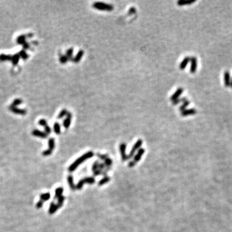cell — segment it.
<instances>
[{
  "label": "cell",
  "instance_id": "6da1fadb",
  "mask_svg": "<svg viewBox=\"0 0 232 232\" xmlns=\"http://www.w3.org/2000/svg\"><path fill=\"white\" fill-rule=\"evenodd\" d=\"M93 153L92 152L90 151V152H88L85 153V154L83 155L82 156H81L79 158H78L76 160V161H74V162H73V163L70 166H69V168H68L69 172H74V171L76 169L77 167H78L79 165L80 164H81L82 162H83L84 161H85L86 159H88L91 158V157H93Z\"/></svg>",
  "mask_w": 232,
  "mask_h": 232
},
{
  "label": "cell",
  "instance_id": "7a4b0ae2",
  "mask_svg": "<svg viewBox=\"0 0 232 232\" xmlns=\"http://www.w3.org/2000/svg\"><path fill=\"white\" fill-rule=\"evenodd\" d=\"M92 7L97 10H103V11L110 12L114 9V6L111 4H107L103 2H95L92 5Z\"/></svg>",
  "mask_w": 232,
  "mask_h": 232
},
{
  "label": "cell",
  "instance_id": "3957f363",
  "mask_svg": "<svg viewBox=\"0 0 232 232\" xmlns=\"http://www.w3.org/2000/svg\"><path fill=\"white\" fill-rule=\"evenodd\" d=\"M48 150H46L43 152V155L44 156H48L52 153L54 150V147H55V140L54 138H50L48 140Z\"/></svg>",
  "mask_w": 232,
  "mask_h": 232
},
{
  "label": "cell",
  "instance_id": "277c9868",
  "mask_svg": "<svg viewBox=\"0 0 232 232\" xmlns=\"http://www.w3.org/2000/svg\"><path fill=\"white\" fill-rule=\"evenodd\" d=\"M95 183V179L93 177H86V178L81 179L79 181L78 184H77L76 188L78 190H81L83 186L85 183H89V184H93Z\"/></svg>",
  "mask_w": 232,
  "mask_h": 232
},
{
  "label": "cell",
  "instance_id": "5b68a950",
  "mask_svg": "<svg viewBox=\"0 0 232 232\" xmlns=\"http://www.w3.org/2000/svg\"><path fill=\"white\" fill-rule=\"evenodd\" d=\"M142 144V141L141 140V139H139L134 144V145L133 146L132 148H131V151H130V154H129L128 155V159L131 158V157L134 156V155L135 153V152L137 151V150L139 149V148L141 146Z\"/></svg>",
  "mask_w": 232,
  "mask_h": 232
},
{
  "label": "cell",
  "instance_id": "8992f818",
  "mask_svg": "<svg viewBox=\"0 0 232 232\" xmlns=\"http://www.w3.org/2000/svg\"><path fill=\"white\" fill-rule=\"evenodd\" d=\"M190 71L192 74H194V73L196 72L197 70V59L196 58V57L192 56L190 58Z\"/></svg>",
  "mask_w": 232,
  "mask_h": 232
},
{
  "label": "cell",
  "instance_id": "52a82bcc",
  "mask_svg": "<svg viewBox=\"0 0 232 232\" xmlns=\"http://www.w3.org/2000/svg\"><path fill=\"white\" fill-rule=\"evenodd\" d=\"M126 148H127V145L125 143H121L119 146L122 160L123 161H125L128 159V155L126 154Z\"/></svg>",
  "mask_w": 232,
  "mask_h": 232
},
{
  "label": "cell",
  "instance_id": "ba28073f",
  "mask_svg": "<svg viewBox=\"0 0 232 232\" xmlns=\"http://www.w3.org/2000/svg\"><path fill=\"white\" fill-rule=\"evenodd\" d=\"M224 82L226 87H229L230 86V83H231V76H230V72L229 70H226L224 74Z\"/></svg>",
  "mask_w": 232,
  "mask_h": 232
},
{
  "label": "cell",
  "instance_id": "9c48e42d",
  "mask_svg": "<svg viewBox=\"0 0 232 232\" xmlns=\"http://www.w3.org/2000/svg\"><path fill=\"white\" fill-rule=\"evenodd\" d=\"M72 118V114L70 112L68 111L67 114H66V119L63 121V126H64L65 128L67 129L69 128V127L70 126V124H71Z\"/></svg>",
  "mask_w": 232,
  "mask_h": 232
},
{
  "label": "cell",
  "instance_id": "30bf717a",
  "mask_svg": "<svg viewBox=\"0 0 232 232\" xmlns=\"http://www.w3.org/2000/svg\"><path fill=\"white\" fill-rule=\"evenodd\" d=\"M183 91H184V89H183V88L181 87L179 88V89L173 93V94L170 97L171 101H175L176 99H179V97L180 96H181L182 93H183Z\"/></svg>",
  "mask_w": 232,
  "mask_h": 232
},
{
  "label": "cell",
  "instance_id": "8fae6325",
  "mask_svg": "<svg viewBox=\"0 0 232 232\" xmlns=\"http://www.w3.org/2000/svg\"><path fill=\"white\" fill-rule=\"evenodd\" d=\"M9 109L11 112H12L13 113L16 114H19V115H24L26 114L27 113V110L24 109H20V108H17V107H12V106H9Z\"/></svg>",
  "mask_w": 232,
  "mask_h": 232
},
{
  "label": "cell",
  "instance_id": "7c38bea8",
  "mask_svg": "<svg viewBox=\"0 0 232 232\" xmlns=\"http://www.w3.org/2000/svg\"><path fill=\"white\" fill-rule=\"evenodd\" d=\"M197 110L195 108H190V109H186L185 110L181 112V116L183 117L188 116H193V115L196 114Z\"/></svg>",
  "mask_w": 232,
  "mask_h": 232
},
{
  "label": "cell",
  "instance_id": "4fadbf2b",
  "mask_svg": "<svg viewBox=\"0 0 232 232\" xmlns=\"http://www.w3.org/2000/svg\"><path fill=\"white\" fill-rule=\"evenodd\" d=\"M32 134L34 136L39 137L41 138H47L48 137V135L45 132H43V131H41L38 130H34L32 131Z\"/></svg>",
  "mask_w": 232,
  "mask_h": 232
},
{
  "label": "cell",
  "instance_id": "5bb4252c",
  "mask_svg": "<svg viewBox=\"0 0 232 232\" xmlns=\"http://www.w3.org/2000/svg\"><path fill=\"white\" fill-rule=\"evenodd\" d=\"M190 61V57L189 56L185 57V58L183 59V60L181 61V63H180L179 68L182 70H184Z\"/></svg>",
  "mask_w": 232,
  "mask_h": 232
},
{
  "label": "cell",
  "instance_id": "9a60e30c",
  "mask_svg": "<svg viewBox=\"0 0 232 232\" xmlns=\"http://www.w3.org/2000/svg\"><path fill=\"white\" fill-rule=\"evenodd\" d=\"M145 149H143V148L139 149V151H138V152H137V154L135 155V156L134 157V159L132 161L133 162H134L135 164H136L138 161H140L142 155H143L144 153H145Z\"/></svg>",
  "mask_w": 232,
  "mask_h": 232
},
{
  "label": "cell",
  "instance_id": "2e32d148",
  "mask_svg": "<svg viewBox=\"0 0 232 232\" xmlns=\"http://www.w3.org/2000/svg\"><path fill=\"white\" fill-rule=\"evenodd\" d=\"M83 55H84V51H83V50H80V51H79L77 54H76V57H74V58L73 59V61L76 63H79V62L80 61V60L81 59V58H83Z\"/></svg>",
  "mask_w": 232,
  "mask_h": 232
},
{
  "label": "cell",
  "instance_id": "e0dca14e",
  "mask_svg": "<svg viewBox=\"0 0 232 232\" xmlns=\"http://www.w3.org/2000/svg\"><path fill=\"white\" fill-rule=\"evenodd\" d=\"M195 1L196 0H179L177 3L179 6H183V5H190V4L195 3Z\"/></svg>",
  "mask_w": 232,
  "mask_h": 232
},
{
  "label": "cell",
  "instance_id": "ac0fdd59",
  "mask_svg": "<svg viewBox=\"0 0 232 232\" xmlns=\"http://www.w3.org/2000/svg\"><path fill=\"white\" fill-rule=\"evenodd\" d=\"M67 180H68V183L69 186H70V188L73 190H76V186L74 185V179H73V177L72 175H68L67 177Z\"/></svg>",
  "mask_w": 232,
  "mask_h": 232
},
{
  "label": "cell",
  "instance_id": "d6986e66",
  "mask_svg": "<svg viewBox=\"0 0 232 232\" xmlns=\"http://www.w3.org/2000/svg\"><path fill=\"white\" fill-rule=\"evenodd\" d=\"M58 209H59V208H58L57 204H55L54 203H51V204H50V208H49V210H48V212H49L50 214H54Z\"/></svg>",
  "mask_w": 232,
  "mask_h": 232
},
{
  "label": "cell",
  "instance_id": "ffe728a7",
  "mask_svg": "<svg viewBox=\"0 0 232 232\" xmlns=\"http://www.w3.org/2000/svg\"><path fill=\"white\" fill-rule=\"evenodd\" d=\"M12 55L1 54H0V61H10V60H12Z\"/></svg>",
  "mask_w": 232,
  "mask_h": 232
},
{
  "label": "cell",
  "instance_id": "44dd1931",
  "mask_svg": "<svg viewBox=\"0 0 232 232\" xmlns=\"http://www.w3.org/2000/svg\"><path fill=\"white\" fill-rule=\"evenodd\" d=\"M27 36H25V35H21V36H19L17 38V43L20 45H23L26 43L25 39L27 37Z\"/></svg>",
  "mask_w": 232,
  "mask_h": 232
},
{
  "label": "cell",
  "instance_id": "7402d4cb",
  "mask_svg": "<svg viewBox=\"0 0 232 232\" xmlns=\"http://www.w3.org/2000/svg\"><path fill=\"white\" fill-rule=\"evenodd\" d=\"M20 55H19V54H15V55H12V64H13V65H17V63H18V62H19V60H20Z\"/></svg>",
  "mask_w": 232,
  "mask_h": 232
},
{
  "label": "cell",
  "instance_id": "603a6c76",
  "mask_svg": "<svg viewBox=\"0 0 232 232\" xmlns=\"http://www.w3.org/2000/svg\"><path fill=\"white\" fill-rule=\"evenodd\" d=\"M73 52H74V49L72 48H70L69 49L67 50L66 51V56L67 57L68 59L70 61H72L73 60Z\"/></svg>",
  "mask_w": 232,
  "mask_h": 232
},
{
  "label": "cell",
  "instance_id": "cb8c5ba5",
  "mask_svg": "<svg viewBox=\"0 0 232 232\" xmlns=\"http://www.w3.org/2000/svg\"><path fill=\"white\" fill-rule=\"evenodd\" d=\"M54 132H55L56 134H58V135L60 134V133H61L60 124H59V123H58V122H55V123H54Z\"/></svg>",
  "mask_w": 232,
  "mask_h": 232
},
{
  "label": "cell",
  "instance_id": "d4e9b609",
  "mask_svg": "<svg viewBox=\"0 0 232 232\" xmlns=\"http://www.w3.org/2000/svg\"><path fill=\"white\" fill-rule=\"evenodd\" d=\"M190 103V102L188 100H186L185 101H184L183 104H182V105H180V106L179 107V110L180 112H183V111L185 110L186 109L187 107L189 106Z\"/></svg>",
  "mask_w": 232,
  "mask_h": 232
},
{
  "label": "cell",
  "instance_id": "484cf974",
  "mask_svg": "<svg viewBox=\"0 0 232 232\" xmlns=\"http://www.w3.org/2000/svg\"><path fill=\"white\" fill-rule=\"evenodd\" d=\"M51 198V194L49 193H46L41 194L40 195V200H41L42 201H47L48 199Z\"/></svg>",
  "mask_w": 232,
  "mask_h": 232
},
{
  "label": "cell",
  "instance_id": "4316f807",
  "mask_svg": "<svg viewBox=\"0 0 232 232\" xmlns=\"http://www.w3.org/2000/svg\"><path fill=\"white\" fill-rule=\"evenodd\" d=\"M19 55H20V58H21L24 60H26V59H27L28 58V55L24 50L20 51V53H19Z\"/></svg>",
  "mask_w": 232,
  "mask_h": 232
},
{
  "label": "cell",
  "instance_id": "83f0119b",
  "mask_svg": "<svg viewBox=\"0 0 232 232\" xmlns=\"http://www.w3.org/2000/svg\"><path fill=\"white\" fill-rule=\"evenodd\" d=\"M63 192V188H58L55 190V198L57 199L59 197H60L61 195H62V193Z\"/></svg>",
  "mask_w": 232,
  "mask_h": 232
},
{
  "label": "cell",
  "instance_id": "f1b7e54d",
  "mask_svg": "<svg viewBox=\"0 0 232 232\" xmlns=\"http://www.w3.org/2000/svg\"><path fill=\"white\" fill-rule=\"evenodd\" d=\"M22 102H23V101L21 99H15L14 101H13L12 103V104L10 106L16 107L17 106L21 104V103H22Z\"/></svg>",
  "mask_w": 232,
  "mask_h": 232
},
{
  "label": "cell",
  "instance_id": "f546056e",
  "mask_svg": "<svg viewBox=\"0 0 232 232\" xmlns=\"http://www.w3.org/2000/svg\"><path fill=\"white\" fill-rule=\"evenodd\" d=\"M58 208H61L62 206H63V203H64V200H65V197L63 196V195H61L60 197L58 198Z\"/></svg>",
  "mask_w": 232,
  "mask_h": 232
},
{
  "label": "cell",
  "instance_id": "4dcf8cb0",
  "mask_svg": "<svg viewBox=\"0 0 232 232\" xmlns=\"http://www.w3.org/2000/svg\"><path fill=\"white\" fill-rule=\"evenodd\" d=\"M67 112H68V111L66 110V109H63L60 112H59V114H58V118L59 119H62V118H63L65 116H66V114H67Z\"/></svg>",
  "mask_w": 232,
  "mask_h": 232
},
{
  "label": "cell",
  "instance_id": "1f68e13d",
  "mask_svg": "<svg viewBox=\"0 0 232 232\" xmlns=\"http://www.w3.org/2000/svg\"><path fill=\"white\" fill-rule=\"evenodd\" d=\"M186 100H187V99H186V97H181V98H179V99H176L175 101H173V105H176V104H179L180 103H182V102L183 103L184 101H185Z\"/></svg>",
  "mask_w": 232,
  "mask_h": 232
},
{
  "label": "cell",
  "instance_id": "d6a6232c",
  "mask_svg": "<svg viewBox=\"0 0 232 232\" xmlns=\"http://www.w3.org/2000/svg\"><path fill=\"white\" fill-rule=\"evenodd\" d=\"M68 58L66 56V55H61L60 58H59V61H60V63L61 64H65L66 62L68 61Z\"/></svg>",
  "mask_w": 232,
  "mask_h": 232
},
{
  "label": "cell",
  "instance_id": "836d02e7",
  "mask_svg": "<svg viewBox=\"0 0 232 232\" xmlns=\"http://www.w3.org/2000/svg\"><path fill=\"white\" fill-rule=\"evenodd\" d=\"M109 180H110L109 177H104V178H103V179H101V180H100L99 183V186L103 185V184H105V183H108V182L109 181Z\"/></svg>",
  "mask_w": 232,
  "mask_h": 232
},
{
  "label": "cell",
  "instance_id": "e575fe53",
  "mask_svg": "<svg viewBox=\"0 0 232 232\" xmlns=\"http://www.w3.org/2000/svg\"><path fill=\"white\" fill-rule=\"evenodd\" d=\"M39 124L40 126H43V127H44L48 125V124H47V121L44 119H41L39 121Z\"/></svg>",
  "mask_w": 232,
  "mask_h": 232
},
{
  "label": "cell",
  "instance_id": "d590c367",
  "mask_svg": "<svg viewBox=\"0 0 232 232\" xmlns=\"http://www.w3.org/2000/svg\"><path fill=\"white\" fill-rule=\"evenodd\" d=\"M43 205V201H42L41 200H39V201L37 202V204H36V208H37V209H39L41 208H42Z\"/></svg>",
  "mask_w": 232,
  "mask_h": 232
},
{
  "label": "cell",
  "instance_id": "8d00e7d4",
  "mask_svg": "<svg viewBox=\"0 0 232 232\" xmlns=\"http://www.w3.org/2000/svg\"><path fill=\"white\" fill-rule=\"evenodd\" d=\"M136 12V9L135 7H131L128 10V14H135Z\"/></svg>",
  "mask_w": 232,
  "mask_h": 232
},
{
  "label": "cell",
  "instance_id": "74e56055",
  "mask_svg": "<svg viewBox=\"0 0 232 232\" xmlns=\"http://www.w3.org/2000/svg\"><path fill=\"white\" fill-rule=\"evenodd\" d=\"M23 48H24V49H26V50L28 49V48H29V44L26 42L25 44L23 45Z\"/></svg>",
  "mask_w": 232,
  "mask_h": 232
},
{
  "label": "cell",
  "instance_id": "f35d334b",
  "mask_svg": "<svg viewBox=\"0 0 232 232\" xmlns=\"http://www.w3.org/2000/svg\"><path fill=\"white\" fill-rule=\"evenodd\" d=\"M230 86L232 89V77L231 78V83H230Z\"/></svg>",
  "mask_w": 232,
  "mask_h": 232
}]
</instances>
